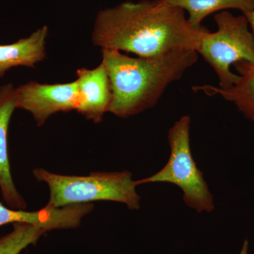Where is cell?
Segmentation results:
<instances>
[{
  "label": "cell",
  "instance_id": "cell-6",
  "mask_svg": "<svg viewBox=\"0 0 254 254\" xmlns=\"http://www.w3.org/2000/svg\"><path fill=\"white\" fill-rule=\"evenodd\" d=\"M16 108L33 115L38 126L60 112L76 110L78 105L76 81L66 83H40L31 81L15 90Z\"/></svg>",
  "mask_w": 254,
  "mask_h": 254
},
{
  "label": "cell",
  "instance_id": "cell-14",
  "mask_svg": "<svg viewBox=\"0 0 254 254\" xmlns=\"http://www.w3.org/2000/svg\"><path fill=\"white\" fill-rule=\"evenodd\" d=\"M245 15L248 20L249 24H250V27L252 29V32L253 33L254 36V11H250V12L245 13V14H242Z\"/></svg>",
  "mask_w": 254,
  "mask_h": 254
},
{
  "label": "cell",
  "instance_id": "cell-12",
  "mask_svg": "<svg viewBox=\"0 0 254 254\" xmlns=\"http://www.w3.org/2000/svg\"><path fill=\"white\" fill-rule=\"evenodd\" d=\"M163 4L177 6L187 11L189 22L201 26L204 18L213 13L237 9L242 14L254 11V0H159Z\"/></svg>",
  "mask_w": 254,
  "mask_h": 254
},
{
  "label": "cell",
  "instance_id": "cell-1",
  "mask_svg": "<svg viewBox=\"0 0 254 254\" xmlns=\"http://www.w3.org/2000/svg\"><path fill=\"white\" fill-rule=\"evenodd\" d=\"M208 31L190 24L181 8L159 0L128 1L98 11L92 41L102 50L151 58L177 50L197 52Z\"/></svg>",
  "mask_w": 254,
  "mask_h": 254
},
{
  "label": "cell",
  "instance_id": "cell-15",
  "mask_svg": "<svg viewBox=\"0 0 254 254\" xmlns=\"http://www.w3.org/2000/svg\"><path fill=\"white\" fill-rule=\"evenodd\" d=\"M249 250V242L247 240L244 242L243 246H242V250H241L240 254H248Z\"/></svg>",
  "mask_w": 254,
  "mask_h": 254
},
{
  "label": "cell",
  "instance_id": "cell-4",
  "mask_svg": "<svg viewBox=\"0 0 254 254\" xmlns=\"http://www.w3.org/2000/svg\"><path fill=\"white\" fill-rule=\"evenodd\" d=\"M190 119L182 117L168 131L170 156L163 169L152 176L137 180V186L143 184L168 182L180 187L183 199L198 213L211 212L215 209L213 196L203 178V172L197 167L190 146Z\"/></svg>",
  "mask_w": 254,
  "mask_h": 254
},
{
  "label": "cell",
  "instance_id": "cell-2",
  "mask_svg": "<svg viewBox=\"0 0 254 254\" xmlns=\"http://www.w3.org/2000/svg\"><path fill=\"white\" fill-rule=\"evenodd\" d=\"M109 76V112L128 118L153 108L173 82L198 60L193 50H177L151 58H132L115 50H102Z\"/></svg>",
  "mask_w": 254,
  "mask_h": 254
},
{
  "label": "cell",
  "instance_id": "cell-5",
  "mask_svg": "<svg viewBox=\"0 0 254 254\" xmlns=\"http://www.w3.org/2000/svg\"><path fill=\"white\" fill-rule=\"evenodd\" d=\"M214 20L218 29L205 33L197 53L213 68L219 87L227 89L240 78L230 69L232 65L242 61L254 63V36L244 14L235 16L222 11Z\"/></svg>",
  "mask_w": 254,
  "mask_h": 254
},
{
  "label": "cell",
  "instance_id": "cell-8",
  "mask_svg": "<svg viewBox=\"0 0 254 254\" xmlns=\"http://www.w3.org/2000/svg\"><path fill=\"white\" fill-rule=\"evenodd\" d=\"M93 208V205L88 203L58 208L46 206L38 211L28 212L22 209L7 208L0 203V226L24 222L43 227L48 232L76 228L79 226L83 217Z\"/></svg>",
  "mask_w": 254,
  "mask_h": 254
},
{
  "label": "cell",
  "instance_id": "cell-3",
  "mask_svg": "<svg viewBox=\"0 0 254 254\" xmlns=\"http://www.w3.org/2000/svg\"><path fill=\"white\" fill-rule=\"evenodd\" d=\"M33 173L38 181L45 182L49 188L46 206L50 208L87 204L95 200L120 202L130 210L140 208L141 197L136 192V181L128 171L70 176L37 168Z\"/></svg>",
  "mask_w": 254,
  "mask_h": 254
},
{
  "label": "cell",
  "instance_id": "cell-11",
  "mask_svg": "<svg viewBox=\"0 0 254 254\" xmlns=\"http://www.w3.org/2000/svg\"><path fill=\"white\" fill-rule=\"evenodd\" d=\"M238 81L227 89L204 85L192 88L193 91H202L208 95H219L231 102L246 118L254 122V63L239 62L233 65Z\"/></svg>",
  "mask_w": 254,
  "mask_h": 254
},
{
  "label": "cell",
  "instance_id": "cell-7",
  "mask_svg": "<svg viewBox=\"0 0 254 254\" xmlns=\"http://www.w3.org/2000/svg\"><path fill=\"white\" fill-rule=\"evenodd\" d=\"M78 105L76 111L95 123L109 112L112 92L109 76L104 64L93 69L81 68L76 71Z\"/></svg>",
  "mask_w": 254,
  "mask_h": 254
},
{
  "label": "cell",
  "instance_id": "cell-10",
  "mask_svg": "<svg viewBox=\"0 0 254 254\" xmlns=\"http://www.w3.org/2000/svg\"><path fill=\"white\" fill-rule=\"evenodd\" d=\"M48 28H38L26 38L16 43L0 46V78L10 68L23 66L34 68L46 58V45Z\"/></svg>",
  "mask_w": 254,
  "mask_h": 254
},
{
  "label": "cell",
  "instance_id": "cell-9",
  "mask_svg": "<svg viewBox=\"0 0 254 254\" xmlns=\"http://www.w3.org/2000/svg\"><path fill=\"white\" fill-rule=\"evenodd\" d=\"M15 90L11 83L0 88V190L10 208L25 210L27 204L15 186L8 155V128L13 112L16 109Z\"/></svg>",
  "mask_w": 254,
  "mask_h": 254
},
{
  "label": "cell",
  "instance_id": "cell-13",
  "mask_svg": "<svg viewBox=\"0 0 254 254\" xmlns=\"http://www.w3.org/2000/svg\"><path fill=\"white\" fill-rule=\"evenodd\" d=\"M13 230L0 238V254H19L28 246L35 245L48 230L38 225L19 222Z\"/></svg>",
  "mask_w": 254,
  "mask_h": 254
}]
</instances>
